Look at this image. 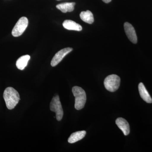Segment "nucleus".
<instances>
[{
	"label": "nucleus",
	"instance_id": "nucleus-11",
	"mask_svg": "<svg viewBox=\"0 0 152 152\" xmlns=\"http://www.w3.org/2000/svg\"><path fill=\"white\" fill-rule=\"evenodd\" d=\"M86 132L85 131H79L72 133L68 139V142L72 144L80 140L86 136Z\"/></svg>",
	"mask_w": 152,
	"mask_h": 152
},
{
	"label": "nucleus",
	"instance_id": "nucleus-9",
	"mask_svg": "<svg viewBox=\"0 0 152 152\" xmlns=\"http://www.w3.org/2000/svg\"><path fill=\"white\" fill-rule=\"evenodd\" d=\"M140 94L142 99L148 103H152V99L143 83H140L138 86Z\"/></svg>",
	"mask_w": 152,
	"mask_h": 152
},
{
	"label": "nucleus",
	"instance_id": "nucleus-5",
	"mask_svg": "<svg viewBox=\"0 0 152 152\" xmlns=\"http://www.w3.org/2000/svg\"><path fill=\"white\" fill-rule=\"evenodd\" d=\"M28 21L27 18L23 17L19 19L15 25L12 31V35L14 37H18L21 35L28 27Z\"/></svg>",
	"mask_w": 152,
	"mask_h": 152
},
{
	"label": "nucleus",
	"instance_id": "nucleus-3",
	"mask_svg": "<svg viewBox=\"0 0 152 152\" xmlns=\"http://www.w3.org/2000/svg\"><path fill=\"white\" fill-rule=\"evenodd\" d=\"M121 79L118 76L112 75L108 76L104 80V85L106 89L114 92L119 88Z\"/></svg>",
	"mask_w": 152,
	"mask_h": 152
},
{
	"label": "nucleus",
	"instance_id": "nucleus-8",
	"mask_svg": "<svg viewBox=\"0 0 152 152\" xmlns=\"http://www.w3.org/2000/svg\"><path fill=\"white\" fill-rule=\"evenodd\" d=\"M116 124L120 129L122 131L125 136L130 133V126L126 120L122 118H119L116 120Z\"/></svg>",
	"mask_w": 152,
	"mask_h": 152
},
{
	"label": "nucleus",
	"instance_id": "nucleus-10",
	"mask_svg": "<svg viewBox=\"0 0 152 152\" xmlns=\"http://www.w3.org/2000/svg\"><path fill=\"white\" fill-rule=\"evenodd\" d=\"M63 27L65 29L73 31H82V27L79 24L71 20H66L63 23Z\"/></svg>",
	"mask_w": 152,
	"mask_h": 152
},
{
	"label": "nucleus",
	"instance_id": "nucleus-7",
	"mask_svg": "<svg viewBox=\"0 0 152 152\" xmlns=\"http://www.w3.org/2000/svg\"><path fill=\"white\" fill-rule=\"evenodd\" d=\"M125 33L128 39L132 42L136 44L137 42V37L136 34L135 30L132 25L128 22H126L124 25Z\"/></svg>",
	"mask_w": 152,
	"mask_h": 152
},
{
	"label": "nucleus",
	"instance_id": "nucleus-16",
	"mask_svg": "<svg viewBox=\"0 0 152 152\" xmlns=\"http://www.w3.org/2000/svg\"><path fill=\"white\" fill-rule=\"evenodd\" d=\"M57 1H60V0H57Z\"/></svg>",
	"mask_w": 152,
	"mask_h": 152
},
{
	"label": "nucleus",
	"instance_id": "nucleus-1",
	"mask_svg": "<svg viewBox=\"0 0 152 152\" xmlns=\"http://www.w3.org/2000/svg\"><path fill=\"white\" fill-rule=\"evenodd\" d=\"M3 97L9 110L13 109L20 100L19 93L12 87H8L5 90Z\"/></svg>",
	"mask_w": 152,
	"mask_h": 152
},
{
	"label": "nucleus",
	"instance_id": "nucleus-13",
	"mask_svg": "<svg viewBox=\"0 0 152 152\" xmlns=\"http://www.w3.org/2000/svg\"><path fill=\"white\" fill-rule=\"evenodd\" d=\"M30 58V56L28 55L20 57L16 62L17 67L21 70L24 69L25 67L27 66L28 62L29 61Z\"/></svg>",
	"mask_w": 152,
	"mask_h": 152
},
{
	"label": "nucleus",
	"instance_id": "nucleus-12",
	"mask_svg": "<svg viewBox=\"0 0 152 152\" xmlns=\"http://www.w3.org/2000/svg\"><path fill=\"white\" fill-rule=\"evenodd\" d=\"M75 3L74 2L62 3L57 5L56 8L62 12L66 13L72 12L75 9Z\"/></svg>",
	"mask_w": 152,
	"mask_h": 152
},
{
	"label": "nucleus",
	"instance_id": "nucleus-14",
	"mask_svg": "<svg viewBox=\"0 0 152 152\" xmlns=\"http://www.w3.org/2000/svg\"><path fill=\"white\" fill-rule=\"evenodd\" d=\"M80 17L82 20L90 24H91L94 23V15L91 11H83L80 14Z\"/></svg>",
	"mask_w": 152,
	"mask_h": 152
},
{
	"label": "nucleus",
	"instance_id": "nucleus-6",
	"mask_svg": "<svg viewBox=\"0 0 152 152\" xmlns=\"http://www.w3.org/2000/svg\"><path fill=\"white\" fill-rule=\"evenodd\" d=\"M73 50V49L71 48H66L62 49L56 53L53 58L51 62V65L53 67L56 66L61 62L65 56Z\"/></svg>",
	"mask_w": 152,
	"mask_h": 152
},
{
	"label": "nucleus",
	"instance_id": "nucleus-4",
	"mask_svg": "<svg viewBox=\"0 0 152 152\" xmlns=\"http://www.w3.org/2000/svg\"><path fill=\"white\" fill-rule=\"evenodd\" d=\"M50 109L51 111L56 113L57 121H61L63 118L64 111L58 96H56L52 99L50 104Z\"/></svg>",
	"mask_w": 152,
	"mask_h": 152
},
{
	"label": "nucleus",
	"instance_id": "nucleus-15",
	"mask_svg": "<svg viewBox=\"0 0 152 152\" xmlns=\"http://www.w3.org/2000/svg\"><path fill=\"white\" fill-rule=\"evenodd\" d=\"M102 1H103L104 2L107 4V3L110 2L112 0H102Z\"/></svg>",
	"mask_w": 152,
	"mask_h": 152
},
{
	"label": "nucleus",
	"instance_id": "nucleus-2",
	"mask_svg": "<svg viewBox=\"0 0 152 152\" xmlns=\"http://www.w3.org/2000/svg\"><path fill=\"white\" fill-rule=\"evenodd\" d=\"M72 91L75 100V108L78 110L83 108L86 101V95L84 90L80 87L75 86Z\"/></svg>",
	"mask_w": 152,
	"mask_h": 152
}]
</instances>
